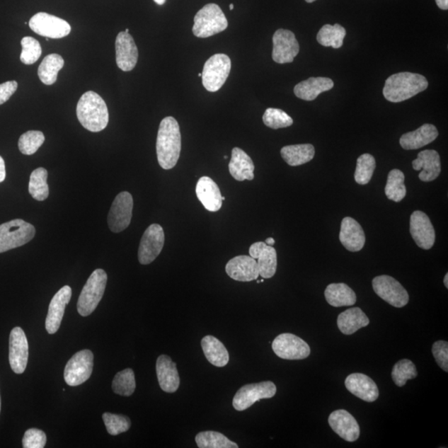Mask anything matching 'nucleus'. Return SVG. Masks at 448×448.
<instances>
[{
    "instance_id": "49530a36",
    "label": "nucleus",
    "mask_w": 448,
    "mask_h": 448,
    "mask_svg": "<svg viewBox=\"0 0 448 448\" xmlns=\"http://www.w3.org/2000/svg\"><path fill=\"white\" fill-rule=\"evenodd\" d=\"M21 60L23 64L32 65L40 59L42 47L40 42L33 37H24L21 41Z\"/></svg>"
},
{
    "instance_id": "473e14b6",
    "label": "nucleus",
    "mask_w": 448,
    "mask_h": 448,
    "mask_svg": "<svg viewBox=\"0 0 448 448\" xmlns=\"http://www.w3.org/2000/svg\"><path fill=\"white\" fill-rule=\"evenodd\" d=\"M325 297L327 302L334 307L350 306L355 304L356 294L345 283H332L326 287Z\"/></svg>"
},
{
    "instance_id": "6ab92c4d",
    "label": "nucleus",
    "mask_w": 448,
    "mask_h": 448,
    "mask_svg": "<svg viewBox=\"0 0 448 448\" xmlns=\"http://www.w3.org/2000/svg\"><path fill=\"white\" fill-rule=\"evenodd\" d=\"M71 297V288L65 286L52 297L48 307L46 318V330L48 334H55L59 330L62 318L64 316L65 308L69 304Z\"/></svg>"
},
{
    "instance_id": "39448f33",
    "label": "nucleus",
    "mask_w": 448,
    "mask_h": 448,
    "mask_svg": "<svg viewBox=\"0 0 448 448\" xmlns=\"http://www.w3.org/2000/svg\"><path fill=\"white\" fill-rule=\"evenodd\" d=\"M108 274L103 269H96L86 281L80 294L78 311L81 316H88L98 307L107 287Z\"/></svg>"
},
{
    "instance_id": "cd10ccee",
    "label": "nucleus",
    "mask_w": 448,
    "mask_h": 448,
    "mask_svg": "<svg viewBox=\"0 0 448 448\" xmlns=\"http://www.w3.org/2000/svg\"><path fill=\"white\" fill-rule=\"evenodd\" d=\"M230 175L236 180H253L254 179V163L247 153L242 149L235 147L229 165Z\"/></svg>"
},
{
    "instance_id": "ddd939ff",
    "label": "nucleus",
    "mask_w": 448,
    "mask_h": 448,
    "mask_svg": "<svg viewBox=\"0 0 448 448\" xmlns=\"http://www.w3.org/2000/svg\"><path fill=\"white\" fill-rule=\"evenodd\" d=\"M165 244V233L160 224H154L144 231L138 250V259L142 265L151 264L161 254Z\"/></svg>"
},
{
    "instance_id": "6e6552de",
    "label": "nucleus",
    "mask_w": 448,
    "mask_h": 448,
    "mask_svg": "<svg viewBox=\"0 0 448 448\" xmlns=\"http://www.w3.org/2000/svg\"><path fill=\"white\" fill-rule=\"evenodd\" d=\"M94 356L89 350L76 353L67 362L64 369L65 382L69 386H79L88 380L93 373Z\"/></svg>"
},
{
    "instance_id": "4c0bfd02",
    "label": "nucleus",
    "mask_w": 448,
    "mask_h": 448,
    "mask_svg": "<svg viewBox=\"0 0 448 448\" xmlns=\"http://www.w3.org/2000/svg\"><path fill=\"white\" fill-rule=\"evenodd\" d=\"M47 171L45 168H38L30 176L28 192L33 199L45 201L50 195V188L47 185Z\"/></svg>"
},
{
    "instance_id": "2f4dec72",
    "label": "nucleus",
    "mask_w": 448,
    "mask_h": 448,
    "mask_svg": "<svg viewBox=\"0 0 448 448\" xmlns=\"http://www.w3.org/2000/svg\"><path fill=\"white\" fill-rule=\"evenodd\" d=\"M202 349L209 362L217 367H224L229 361V354L222 342L212 335H207L202 339Z\"/></svg>"
},
{
    "instance_id": "393cba45",
    "label": "nucleus",
    "mask_w": 448,
    "mask_h": 448,
    "mask_svg": "<svg viewBox=\"0 0 448 448\" xmlns=\"http://www.w3.org/2000/svg\"><path fill=\"white\" fill-rule=\"evenodd\" d=\"M414 170L419 173V179L423 182H431L437 179L441 173L440 156L435 149H425L418 153L416 160L413 161Z\"/></svg>"
},
{
    "instance_id": "dca6fc26",
    "label": "nucleus",
    "mask_w": 448,
    "mask_h": 448,
    "mask_svg": "<svg viewBox=\"0 0 448 448\" xmlns=\"http://www.w3.org/2000/svg\"><path fill=\"white\" fill-rule=\"evenodd\" d=\"M9 364L14 373L25 371L28 360V342L21 327H14L9 336Z\"/></svg>"
},
{
    "instance_id": "9d476101",
    "label": "nucleus",
    "mask_w": 448,
    "mask_h": 448,
    "mask_svg": "<svg viewBox=\"0 0 448 448\" xmlns=\"http://www.w3.org/2000/svg\"><path fill=\"white\" fill-rule=\"evenodd\" d=\"M28 24L37 35L54 40L69 35L71 30L70 24L64 19L42 12L33 16Z\"/></svg>"
},
{
    "instance_id": "2eb2a0df",
    "label": "nucleus",
    "mask_w": 448,
    "mask_h": 448,
    "mask_svg": "<svg viewBox=\"0 0 448 448\" xmlns=\"http://www.w3.org/2000/svg\"><path fill=\"white\" fill-rule=\"evenodd\" d=\"M272 59L277 64H290L300 52L295 35L287 30H278L272 37Z\"/></svg>"
},
{
    "instance_id": "052dcab7",
    "label": "nucleus",
    "mask_w": 448,
    "mask_h": 448,
    "mask_svg": "<svg viewBox=\"0 0 448 448\" xmlns=\"http://www.w3.org/2000/svg\"><path fill=\"white\" fill-rule=\"evenodd\" d=\"M125 32H126V33H129V30H128V28H127V30H125Z\"/></svg>"
},
{
    "instance_id": "6e6d98bb",
    "label": "nucleus",
    "mask_w": 448,
    "mask_h": 448,
    "mask_svg": "<svg viewBox=\"0 0 448 448\" xmlns=\"http://www.w3.org/2000/svg\"><path fill=\"white\" fill-rule=\"evenodd\" d=\"M444 285L446 287V288H448V274H446V276L444 277Z\"/></svg>"
},
{
    "instance_id": "5701e85b",
    "label": "nucleus",
    "mask_w": 448,
    "mask_h": 448,
    "mask_svg": "<svg viewBox=\"0 0 448 448\" xmlns=\"http://www.w3.org/2000/svg\"><path fill=\"white\" fill-rule=\"evenodd\" d=\"M345 387L355 396L365 402L372 403L379 398L377 384L367 375L360 373L351 374L345 379Z\"/></svg>"
},
{
    "instance_id": "20e7f679",
    "label": "nucleus",
    "mask_w": 448,
    "mask_h": 448,
    "mask_svg": "<svg viewBox=\"0 0 448 448\" xmlns=\"http://www.w3.org/2000/svg\"><path fill=\"white\" fill-rule=\"evenodd\" d=\"M193 33L197 38H206L224 32L229 26L227 18L216 4H207L196 13Z\"/></svg>"
},
{
    "instance_id": "a878e982",
    "label": "nucleus",
    "mask_w": 448,
    "mask_h": 448,
    "mask_svg": "<svg viewBox=\"0 0 448 448\" xmlns=\"http://www.w3.org/2000/svg\"><path fill=\"white\" fill-rule=\"evenodd\" d=\"M156 374L163 391L175 393L180 387V379L177 366L168 355H162L156 361Z\"/></svg>"
},
{
    "instance_id": "37998d69",
    "label": "nucleus",
    "mask_w": 448,
    "mask_h": 448,
    "mask_svg": "<svg viewBox=\"0 0 448 448\" xmlns=\"http://www.w3.org/2000/svg\"><path fill=\"white\" fill-rule=\"evenodd\" d=\"M45 142V134L40 131H28L18 139V149L23 155L32 156Z\"/></svg>"
},
{
    "instance_id": "f257e3e1",
    "label": "nucleus",
    "mask_w": 448,
    "mask_h": 448,
    "mask_svg": "<svg viewBox=\"0 0 448 448\" xmlns=\"http://www.w3.org/2000/svg\"><path fill=\"white\" fill-rule=\"evenodd\" d=\"M181 151V134L179 123L168 117L161 120L157 134L158 162L163 170H171L179 161Z\"/></svg>"
},
{
    "instance_id": "7c9ffc66",
    "label": "nucleus",
    "mask_w": 448,
    "mask_h": 448,
    "mask_svg": "<svg viewBox=\"0 0 448 448\" xmlns=\"http://www.w3.org/2000/svg\"><path fill=\"white\" fill-rule=\"evenodd\" d=\"M369 324V319L359 307L350 308L342 312L337 319L339 330L344 335H350L355 333L361 328Z\"/></svg>"
},
{
    "instance_id": "79ce46f5",
    "label": "nucleus",
    "mask_w": 448,
    "mask_h": 448,
    "mask_svg": "<svg viewBox=\"0 0 448 448\" xmlns=\"http://www.w3.org/2000/svg\"><path fill=\"white\" fill-rule=\"evenodd\" d=\"M377 168V161L373 156L364 154L357 160V166L355 173V180L357 184L364 185L369 184Z\"/></svg>"
},
{
    "instance_id": "8fccbe9b",
    "label": "nucleus",
    "mask_w": 448,
    "mask_h": 448,
    "mask_svg": "<svg viewBox=\"0 0 448 448\" xmlns=\"http://www.w3.org/2000/svg\"><path fill=\"white\" fill-rule=\"evenodd\" d=\"M18 88L16 81H8L0 84V105L6 103L16 93Z\"/></svg>"
},
{
    "instance_id": "7ed1b4c3",
    "label": "nucleus",
    "mask_w": 448,
    "mask_h": 448,
    "mask_svg": "<svg viewBox=\"0 0 448 448\" xmlns=\"http://www.w3.org/2000/svg\"><path fill=\"white\" fill-rule=\"evenodd\" d=\"M428 86L425 76L412 72H398L389 76L383 93L385 99L393 103L404 102L425 91Z\"/></svg>"
},
{
    "instance_id": "b1692460",
    "label": "nucleus",
    "mask_w": 448,
    "mask_h": 448,
    "mask_svg": "<svg viewBox=\"0 0 448 448\" xmlns=\"http://www.w3.org/2000/svg\"><path fill=\"white\" fill-rule=\"evenodd\" d=\"M340 240L348 251H360L365 244L363 228L355 219L345 217L341 222Z\"/></svg>"
},
{
    "instance_id": "c756f323",
    "label": "nucleus",
    "mask_w": 448,
    "mask_h": 448,
    "mask_svg": "<svg viewBox=\"0 0 448 448\" xmlns=\"http://www.w3.org/2000/svg\"><path fill=\"white\" fill-rule=\"evenodd\" d=\"M334 88V81L328 78H311L301 81L294 88L298 98L314 100L318 96Z\"/></svg>"
},
{
    "instance_id": "c03bdc74",
    "label": "nucleus",
    "mask_w": 448,
    "mask_h": 448,
    "mask_svg": "<svg viewBox=\"0 0 448 448\" xmlns=\"http://www.w3.org/2000/svg\"><path fill=\"white\" fill-rule=\"evenodd\" d=\"M263 123L274 130L292 126L293 120L281 109L268 108L263 117Z\"/></svg>"
},
{
    "instance_id": "f8f14e48",
    "label": "nucleus",
    "mask_w": 448,
    "mask_h": 448,
    "mask_svg": "<svg viewBox=\"0 0 448 448\" xmlns=\"http://www.w3.org/2000/svg\"><path fill=\"white\" fill-rule=\"evenodd\" d=\"M373 289L377 295L394 307L406 306L409 301L408 292L396 279L387 275L374 278Z\"/></svg>"
},
{
    "instance_id": "f3484780",
    "label": "nucleus",
    "mask_w": 448,
    "mask_h": 448,
    "mask_svg": "<svg viewBox=\"0 0 448 448\" xmlns=\"http://www.w3.org/2000/svg\"><path fill=\"white\" fill-rule=\"evenodd\" d=\"M410 234L419 248L428 250L435 243V228L428 216L422 211L413 212L410 217Z\"/></svg>"
},
{
    "instance_id": "e433bc0d",
    "label": "nucleus",
    "mask_w": 448,
    "mask_h": 448,
    "mask_svg": "<svg viewBox=\"0 0 448 448\" xmlns=\"http://www.w3.org/2000/svg\"><path fill=\"white\" fill-rule=\"evenodd\" d=\"M404 180L406 176L401 171L395 168L389 173L387 184L384 189L385 195L389 200L398 203L406 197L407 190Z\"/></svg>"
},
{
    "instance_id": "412c9836",
    "label": "nucleus",
    "mask_w": 448,
    "mask_h": 448,
    "mask_svg": "<svg viewBox=\"0 0 448 448\" xmlns=\"http://www.w3.org/2000/svg\"><path fill=\"white\" fill-rule=\"evenodd\" d=\"M328 422L332 430L344 440L350 442L358 440L360 435L359 423L349 412L344 409L332 412Z\"/></svg>"
},
{
    "instance_id": "de8ad7c7",
    "label": "nucleus",
    "mask_w": 448,
    "mask_h": 448,
    "mask_svg": "<svg viewBox=\"0 0 448 448\" xmlns=\"http://www.w3.org/2000/svg\"><path fill=\"white\" fill-rule=\"evenodd\" d=\"M46 442L47 437L45 432L38 428H30L27 430L23 438L24 448H43Z\"/></svg>"
},
{
    "instance_id": "3c124183",
    "label": "nucleus",
    "mask_w": 448,
    "mask_h": 448,
    "mask_svg": "<svg viewBox=\"0 0 448 448\" xmlns=\"http://www.w3.org/2000/svg\"><path fill=\"white\" fill-rule=\"evenodd\" d=\"M6 163H4V159L0 156V183L4 182L6 180Z\"/></svg>"
},
{
    "instance_id": "603ef678",
    "label": "nucleus",
    "mask_w": 448,
    "mask_h": 448,
    "mask_svg": "<svg viewBox=\"0 0 448 448\" xmlns=\"http://www.w3.org/2000/svg\"><path fill=\"white\" fill-rule=\"evenodd\" d=\"M436 4L442 11H447L448 9V0H436Z\"/></svg>"
},
{
    "instance_id": "13d9d810",
    "label": "nucleus",
    "mask_w": 448,
    "mask_h": 448,
    "mask_svg": "<svg viewBox=\"0 0 448 448\" xmlns=\"http://www.w3.org/2000/svg\"><path fill=\"white\" fill-rule=\"evenodd\" d=\"M315 1H316V0H306V2H307V3H313V2H315Z\"/></svg>"
},
{
    "instance_id": "4468645a",
    "label": "nucleus",
    "mask_w": 448,
    "mask_h": 448,
    "mask_svg": "<svg viewBox=\"0 0 448 448\" xmlns=\"http://www.w3.org/2000/svg\"><path fill=\"white\" fill-rule=\"evenodd\" d=\"M272 350L278 357L283 360H304L311 355V348L306 341L295 335H279L272 342Z\"/></svg>"
},
{
    "instance_id": "4be33fe9",
    "label": "nucleus",
    "mask_w": 448,
    "mask_h": 448,
    "mask_svg": "<svg viewBox=\"0 0 448 448\" xmlns=\"http://www.w3.org/2000/svg\"><path fill=\"white\" fill-rule=\"evenodd\" d=\"M225 269L228 275L238 282H252L259 277L256 259L245 255L231 259Z\"/></svg>"
},
{
    "instance_id": "4d7b16f0",
    "label": "nucleus",
    "mask_w": 448,
    "mask_h": 448,
    "mask_svg": "<svg viewBox=\"0 0 448 448\" xmlns=\"http://www.w3.org/2000/svg\"><path fill=\"white\" fill-rule=\"evenodd\" d=\"M234 8V4H231L230 6H229L230 11H233Z\"/></svg>"
},
{
    "instance_id": "0eeeda50",
    "label": "nucleus",
    "mask_w": 448,
    "mask_h": 448,
    "mask_svg": "<svg viewBox=\"0 0 448 448\" xmlns=\"http://www.w3.org/2000/svg\"><path fill=\"white\" fill-rule=\"evenodd\" d=\"M231 67L232 64L229 56L218 54L210 57L206 61L202 72L201 78L205 88L211 93L218 91L227 81Z\"/></svg>"
},
{
    "instance_id": "f03ea898",
    "label": "nucleus",
    "mask_w": 448,
    "mask_h": 448,
    "mask_svg": "<svg viewBox=\"0 0 448 448\" xmlns=\"http://www.w3.org/2000/svg\"><path fill=\"white\" fill-rule=\"evenodd\" d=\"M76 117L81 126L91 132H100L108 127L109 113L107 104L93 91L81 96L76 105Z\"/></svg>"
},
{
    "instance_id": "423d86ee",
    "label": "nucleus",
    "mask_w": 448,
    "mask_h": 448,
    "mask_svg": "<svg viewBox=\"0 0 448 448\" xmlns=\"http://www.w3.org/2000/svg\"><path fill=\"white\" fill-rule=\"evenodd\" d=\"M36 234L35 226L21 219H13L0 225V253L22 247Z\"/></svg>"
},
{
    "instance_id": "a18cd8bd",
    "label": "nucleus",
    "mask_w": 448,
    "mask_h": 448,
    "mask_svg": "<svg viewBox=\"0 0 448 448\" xmlns=\"http://www.w3.org/2000/svg\"><path fill=\"white\" fill-rule=\"evenodd\" d=\"M103 418L110 435L117 436L120 433L126 432L132 426L130 418L120 414L105 413Z\"/></svg>"
},
{
    "instance_id": "72a5a7b5",
    "label": "nucleus",
    "mask_w": 448,
    "mask_h": 448,
    "mask_svg": "<svg viewBox=\"0 0 448 448\" xmlns=\"http://www.w3.org/2000/svg\"><path fill=\"white\" fill-rule=\"evenodd\" d=\"M281 155L289 166H299L313 160L315 147L311 144H292L284 147L281 149Z\"/></svg>"
},
{
    "instance_id": "58836bf2",
    "label": "nucleus",
    "mask_w": 448,
    "mask_h": 448,
    "mask_svg": "<svg viewBox=\"0 0 448 448\" xmlns=\"http://www.w3.org/2000/svg\"><path fill=\"white\" fill-rule=\"evenodd\" d=\"M195 442L200 448H239L237 443L219 432L206 431L197 433Z\"/></svg>"
},
{
    "instance_id": "c85d7f7f",
    "label": "nucleus",
    "mask_w": 448,
    "mask_h": 448,
    "mask_svg": "<svg viewBox=\"0 0 448 448\" xmlns=\"http://www.w3.org/2000/svg\"><path fill=\"white\" fill-rule=\"evenodd\" d=\"M438 137V131L432 124L423 125L416 131L403 134L399 143L403 149L410 151L418 149L435 142Z\"/></svg>"
},
{
    "instance_id": "bf43d9fd",
    "label": "nucleus",
    "mask_w": 448,
    "mask_h": 448,
    "mask_svg": "<svg viewBox=\"0 0 448 448\" xmlns=\"http://www.w3.org/2000/svg\"><path fill=\"white\" fill-rule=\"evenodd\" d=\"M0 412H1V397H0Z\"/></svg>"
},
{
    "instance_id": "9b49d317",
    "label": "nucleus",
    "mask_w": 448,
    "mask_h": 448,
    "mask_svg": "<svg viewBox=\"0 0 448 448\" xmlns=\"http://www.w3.org/2000/svg\"><path fill=\"white\" fill-rule=\"evenodd\" d=\"M133 210V197L129 192L124 191L115 197L108 214L109 229L118 234L128 228L131 224Z\"/></svg>"
},
{
    "instance_id": "680f3d73",
    "label": "nucleus",
    "mask_w": 448,
    "mask_h": 448,
    "mask_svg": "<svg viewBox=\"0 0 448 448\" xmlns=\"http://www.w3.org/2000/svg\"><path fill=\"white\" fill-rule=\"evenodd\" d=\"M199 76H202V72H200V74H199Z\"/></svg>"
},
{
    "instance_id": "aec40b11",
    "label": "nucleus",
    "mask_w": 448,
    "mask_h": 448,
    "mask_svg": "<svg viewBox=\"0 0 448 448\" xmlns=\"http://www.w3.org/2000/svg\"><path fill=\"white\" fill-rule=\"evenodd\" d=\"M250 257L258 259L259 276L268 279L275 275L277 268L276 249L264 242L253 243L249 248Z\"/></svg>"
},
{
    "instance_id": "ea45409f",
    "label": "nucleus",
    "mask_w": 448,
    "mask_h": 448,
    "mask_svg": "<svg viewBox=\"0 0 448 448\" xmlns=\"http://www.w3.org/2000/svg\"><path fill=\"white\" fill-rule=\"evenodd\" d=\"M136 378L132 369H127L115 374L113 381V389L115 394L129 397L136 390Z\"/></svg>"
},
{
    "instance_id": "c9c22d12",
    "label": "nucleus",
    "mask_w": 448,
    "mask_h": 448,
    "mask_svg": "<svg viewBox=\"0 0 448 448\" xmlns=\"http://www.w3.org/2000/svg\"><path fill=\"white\" fill-rule=\"evenodd\" d=\"M346 30L344 27L336 23L335 25L326 24L317 35V41L324 47H332L338 50L343 46Z\"/></svg>"
},
{
    "instance_id": "1a4fd4ad",
    "label": "nucleus",
    "mask_w": 448,
    "mask_h": 448,
    "mask_svg": "<svg viewBox=\"0 0 448 448\" xmlns=\"http://www.w3.org/2000/svg\"><path fill=\"white\" fill-rule=\"evenodd\" d=\"M276 393V385L272 381L244 385L236 393L233 406L237 411H244L261 399L275 396Z\"/></svg>"
},
{
    "instance_id": "a211bd4d",
    "label": "nucleus",
    "mask_w": 448,
    "mask_h": 448,
    "mask_svg": "<svg viewBox=\"0 0 448 448\" xmlns=\"http://www.w3.org/2000/svg\"><path fill=\"white\" fill-rule=\"evenodd\" d=\"M138 48L129 33L120 32L115 40V61L120 70L131 71L137 66Z\"/></svg>"
},
{
    "instance_id": "bb28decb",
    "label": "nucleus",
    "mask_w": 448,
    "mask_h": 448,
    "mask_svg": "<svg viewBox=\"0 0 448 448\" xmlns=\"http://www.w3.org/2000/svg\"><path fill=\"white\" fill-rule=\"evenodd\" d=\"M196 195L208 211H219L223 205V196L221 195L219 188L209 177H201L197 181Z\"/></svg>"
},
{
    "instance_id": "864d4df0",
    "label": "nucleus",
    "mask_w": 448,
    "mask_h": 448,
    "mask_svg": "<svg viewBox=\"0 0 448 448\" xmlns=\"http://www.w3.org/2000/svg\"><path fill=\"white\" fill-rule=\"evenodd\" d=\"M265 243H266L269 246H273L274 244H275V240H274L272 238H268L266 239V242Z\"/></svg>"
},
{
    "instance_id": "a19ab883",
    "label": "nucleus",
    "mask_w": 448,
    "mask_h": 448,
    "mask_svg": "<svg viewBox=\"0 0 448 448\" xmlns=\"http://www.w3.org/2000/svg\"><path fill=\"white\" fill-rule=\"evenodd\" d=\"M391 375L394 384L398 387H403L408 380L418 377V370L411 360L403 359L395 364Z\"/></svg>"
},
{
    "instance_id": "09e8293b",
    "label": "nucleus",
    "mask_w": 448,
    "mask_h": 448,
    "mask_svg": "<svg viewBox=\"0 0 448 448\" xmlns=\"http://www.w3.org/2000/svg\"><path fill=\"white\" fill-rule=\"evenodd\" d=\"M432 355L438 366L444 370L448 371V343L445 340L436 341L432 345Z\"/></svg>"
},
{
    "instance_id": "f704fd0d",
    "label": "nucleus",
    "mask_w": 448,
    "mask_h": 448,
    "mask_svg": "<svg viewBox=\"0 0 448 448\" xmlns=\"http://www.w3.org/2000/svg\"><path fill=\"white\" fill-rule=\"evenodd\" d=\"M64 66V60L56 54L47 55L38 67V75L43 84L50 86L54 84L57 74Z\"/></svg>"
},
{
    "instance_id": "5fc2aeb1",
    "label": "nucleus",
    "mask_w": 448,
    "mask_h": 448,
    "mask_svg": "<svg viewBox=\"0 0 448 448\" xmlns=\"http://www.w3.org/2000/svg\"><path fill=\"white\" fill-rule=\"evenodd\" d=\"M166 0H154V2L159 4V6H163V4L166 3Z\"/></svg>"
}]
</instances>
